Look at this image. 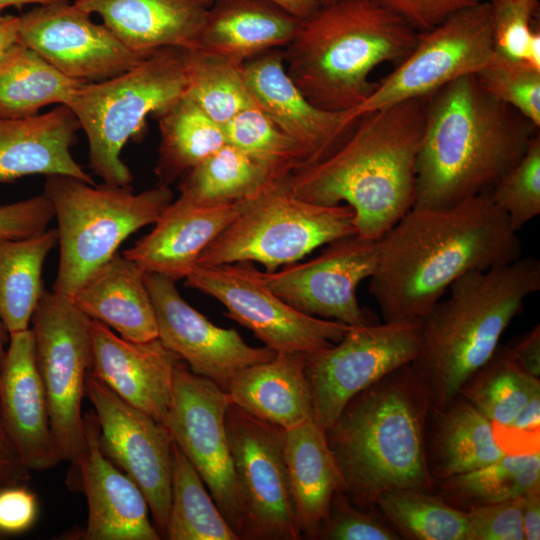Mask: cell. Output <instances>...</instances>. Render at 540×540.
Listing matches in <instances>:
<instances>
[{"instance_id":"ffe728a7","label":"cell","mask_w":540,"mask_h":540,"mask_svg":"<svg viewBox=\"0 0 540 540\" xmlns=\"http://www.w3.org/2000/svg\"><path fill=\"white\" fill-rule=\"evenodd\" d=\"M241 71L255 105L301 147L303 167L334 152L358 119H350L347 112L327 111L312 104L288 76L283 48L244 61Z\"/></svg>"},{"instance_id":"cb8c5ba5","label":"cell","mask_w":540,"mask_h":540,"mask_svg":"<svg viewBox=\"0 0 540 540\" xmlns=\"http://www.w3.org/2000/svg\"><path fill=\"white\" fill-rule=\"evenodd\" d=\"M246 202L206 205L179 196L163 211L153 230L123 255L144 273L175 282L186 278L204 249L242 213Z\"/></svg>"},{"instance_id":"484cf974","label":"cell","mask_w":540,"mask_h":540,"mask_svg":"<svg viewBox=\"0 0 540 540\" xmlns=\"http://www.w3.org/2000/svg\"><path fill=\"white\" fill-rule=\"evenodd\" d=\"M130 50L149 56L164 48L197 50L209 5L202 0H75Z\"/></svg>"},{"instance_id":"8992f818","label":"cell","mask_w":540,"mask_h":540,"mask_svg":"<svg viewBox=\"0 0 540 540\" xmlns=\"http://www.w3.org/2000/svg\"><path fill=\"white\" fill-rule=\"evenodd\" d=\"M419 33L373 0H336L302 20L283 48L288 76L315 106L350 112L373 92V70L402 61Z\"/></svg>"},{"instance_id":"7dc6e473","label":"cell","mask_w":540,"mask_h":540,"mask_svg":"<svg viewBox=\"0 0 540 540\" xmlns=\"http://www.w3.org/2000/svg\"><path fill=\"white\" fill-rule=\"evenodd\" d=\"M53 217L54 208L45 193L0 205V239L24 238L42 233L47 230Z\"/></svg>"},{"instance_id":"60d3db41","label":"cell","mask_w":540,"mask_h":540,"mask_svg":"<svg viewBox=\"0 0 540 540\" xmlns=\"http://www.w3.org/2000/svg\"><path fill=\"white\" fill-rule=\"evenodd\" d=\"M226 143L284 178L305 164L301 147L257 106L249 107L224 126Z\"/></svg>"},{"instance_id":"6da1fadb","label":"cell","mask_w":540,"mask_h":540,"mask_svg":"<svg viewBox=\"0 0 540 540\" xmlns=\"http://www.w3.org/2000/svg\"><path fill=\"white\" fill-rule=\"evenodd\" d=\"M521 256L517 232L490 192L450 207H412L379 240L369 292L384 321H419L464 274Z\"/></svg>"},{"instance_id":"6f0895ef","label":"cell","mask_w":540,"mask_h":540,"mask_svg":"<svg viewBox=\"0 0 540 540\" xmlns=\"http://www.w3.org/2000/svg\"><path fill=\"white\" fill-rule=\"evenodd\" d=\"M59 0H0V15L2 11L8 7L22 8L27 4L44 5Z\"/></svg>"},{"instance_id":"91938a15","label":"cell","mask_w":540,"mask_h":540,"mask_svg":"<svg viewBox=\"0 0 540 540\" xmlns=\"http://www.w3.org/2000/svg\"><path fill=\"white\" fill-rule=\"evenodd\" d=\"M490 4H532L538 5V0H487Z\"/></svg>"},{"instance_id":"8d00e7d4","label":"cell","mask_w":540,"mask_h":540,"mask_svg":"<svg viewBox=\"0 0 540 540\" xmlns=\"http://www.w3.org/2000/svg\"><path fill=\"white\" fill-rule=\"evenodd\" d=\"M540 393L539 378L527 372L508 345H498L491 357L460 388L458 395L470 402L492 425H507Z\"/></svg>"},{"instance_id":"4fadbf2b","label":"cell","mask_w":540,"mask_h":540,"mask_svg":"<svg viewBox=\"0 0 540 540\" xmlns=\"http://www.w3.org/2000/svg\"><path fill=\"white\" fill-rule=\"evenodd\" d=\"M231 404L228 392L178 361L165 426L197 470L223 517L239 539H245V516L225 426Z\"/></svg>"},{"instance_id":"ab89813d","label":"cell","mask_w":540,"mask_h":540,"mask_svg":"<svg viewBox=\"0 0 540 540\" xmlns=\"http://www.w3.org/2000/svg\"><path fill=\"white\" fill-rule=\"evenodd\" d=\"M186 95L221 126L241 111L256 106L241 64L200 50L190 53Z\"/></svg>"},{"instance_id":"5bb4252c","label":"cell","mask_w":540,"mask_h":540,"mask_svg":"<svg viewBox=\"0 0 540 540\" xmlns=\"http://www.w3.org/2000/svg\"><path fill=\"white\" fill-rule=\"evenodd\" d=\"M185 285L217 299L226 316L275 352L311 354L339 342L351 328L293 308L254 276L249 262L196 265Z\"/></svg>"},{"instance_id":"4316f807","label":"cell","mask_w":540,"mask_h":540,"mask_svg":"<svg viewBox=\"0 0 540 540\" xmlns=\"http://www.w3.org/2000/svg\"><path fill=\"white\" fill-rule=\"evenodd\" d=\"M283 450L297 529L301 538L317 539L333 495L346 492L344 477L314 418L284 431Z\"/></svg>"},{"instance_id":"f6af8a7d","label":"cell","mask_w":540,"mask_h":540,"mask_svg":"<svg viewBox=\"0 0 540 540\" xmlns=\"http://www.w3.org/2000/svg\"><path fill=\"white\" fill-rule=\"evenodd\" d=\"M402 537L373 513L351 504L346 492L332 498L329 518L317 539L327 540H398Z\"/></svg>"},{"instance_id":"816d5d0a","label":"cell","mask_w":540,"mask_h":540,"mask_svg":"<svg viewBox=\"0 0 540 540\" xmlns=\"http://www.w3.org/2000/svg\"><path fill=\"white\" fill-rule=\"evenodd\" d=\"M30 478V470L17 453L3 422L0 410V487L24 484Z\"/></svg>"},{"instance_id":"c3c4849f","label":"cell","mask_w":540,"mask_h":540,"mask_svg":"<svg viewBox=\"0 0 540 540\" xmlns=\"http://www.w3.org/2000/svg\"><path fill=\"white\" fill-rule=\"evenodd\" d=\"M418 33L429 31L454 14L487 0H373Z\"/></svg>"},{"instance_id":"83f0119b","label":"cell","mask_w":540,"mask_h":540,"mask_svg":"<svg viewBox=\"0 0 540 540\" xmlns=\"http://www.w3.org/2000/svg\"><path fill=\"white\" fill-rule=\"evenodd\" d=\"M302 20L272 0H212L197 50L241 64L286 47Z\"/></svg>"},{"instance_id":"44dd1931","label":"cell","mask_w":540,"mask_h":540,"mask_svg":"<svg viewBox=\"0 0 540 540\" xmlns=\"http://www.w3.org/2000/svg\"><path fill=\"white\" fill-rule=\"evenodd\" d=\"M90 334L91 374L124 401L165 425L174 371L181 359L159 338L130 341L94 319Z\"/></svg>"},{"instance_id":"681fc988","label":"cell","mask_w":540,"mask_h":540,"mask_svg":"<svg viewBox=\"0 0 540 540\" xmlns=\"http://www.w3.org/2000/svg\"><path fill=\"white\" fill-rule=\"evenodd\" d=\"M498 446L511 455L540 452V393L528 403L507 425H492Z\"/></svg>"},{"instance_id":"f1b7e54d","label":"cell","mask_w":540,"mask_h":540,"mask_svg":"<svg viewBox=\"0 0 540 540\" xmlns=\"http://www.w3.org/2000/svg\"><path fill=\"white\" fill-rule=\"evenodd\" d=\"M227 392L233 404L285 430L314 418L302 353L277 352L269 361L239 370Z\"/></svg>"},{"instance_id":"d590c367","label":"cell","mask_w":540,"mask_h":540,"mask_svg":"<svg viewBox=\"0 0 540 540\" xmlns=\"http://www.w3.org/2000/svg\"><path fill=\"white\" fill-rule=\"evenodd\" d=\"M164 538L239 540L212 496H209L197 470L174 441L171 499Z\"/></svg>"},{"instance_id":"f35d334b","label":"cell","mask_w":540,"mask_h":540,"mask_svg":"<svg viewBox=\"0 0 540 540\" xmlns=\"http://www.w3.org/2000/svg\"><path fill=\"white\" fill-rule=\"evenodd\" d=\"M376 505L400 536L417 540H468L466 511L429 491L416 488L389 491Z\"/></svg>"},{"instance_id":"9f6ffc18","label":"cell","mask_w":540,"mask_h":540,"mask_svg":"<svg viewBox=\"0 0 540 540\" xmlns=\"http://www.w3.org/2000/svg\"><path fill=\"white\" fill-rule=\"evenodd\" d=\"M206 4L210 5L212 0H202ZM279 4L287 11L297 16L298 18L305 19L310 16L320 5L318 0H272Z\"/></svg>"},{"instance_id":"f5cc1de1","label":"cell","mask_w":540,"mask_h":540,"mask_svg":"<svg viewBox=\"0 0 540 540\" xmlns=\"http://www.w3.org/2000/svg\"><path fill=\"white\" fill-rule=\"evenodd\" d=\"M521 366L536 378L540 376V327L519 337L513 345H508Z\"/></svg>"},{"instance_id":"d4e9b609","label":"cell","mask_w":540,"mask_h":540,"mask_svg":"<svg viewBox=\"0 0 540 540\" xmlns=\"http://www.w3.org/2000/svg\"><path fill=\"white\" fill-rule=\"evenodd\" d=\"M80 129L66 105L27 117L0 116V184L30 175H66L95 185L70 152Z\"/></svg>"},{"instance_id":"2e32d148","label":"cell","mask_w":540,"mask_h":540,"mask_svg":"<svg viewBox=\"0 0 540 540\" xmlns=\"http://www.w3.org/2000/svg\"><path fill=\"white\" fill-rule=\"evenodd\" d=\"M378 258L379 240L353 234L328 243L320 255L307 262L273 272L250 268L263 285L298 311L361 326L377 323L359 305L356 290L373 275Z\"/></svg>"},{"instance_id":"b9f144b4","label":"cell","mask_w":540,"mask_h":540,"mask_svg":"<svg viewBox=\"0 0 540 540\" xmlns=\"http://www.w3.org/2000/svg\"><path fill=\"white\" fill-rule=\"evenodd\" d=\"M475 76L487 93L540 126L539 69L494 52Z\"/></svg>"},{"instance_id":"7a4b0ae2","label":"cell","mask_w":540,"mask_h":540,"mask_svg":"<svg viewBox=\"0 0 540 540\" xmlns=\"http://www.w3.org/2000/svg\"><path fill=\"white\" fill-rule=\"evenodd\" d=\"M426 103L414 98L361 115L334 152L288 177L291 192L320 205L350 206L356 233L380 240L414 206Z\"/></svg>"},{"instance_id":"f546056e","label":"cell","mask_w":540,"mask_h":540,"mask_svg":"<svg viewBox=\"0 0 540 540\" xmlns=\"http://www.w3.org/2000/svg\"><path fill=\"white\" fill-rule=\"evenodd\" d=\"M89 318L102 322L124 339L158 338L155 310L144 272L116 253L71 298Z\"/></svg>"},{"instance_id":"5b68a950","label":"cell","mask_w":540,"mask_h":540,"mask_svg":"<svg viewBox=\"0 0 540 540\" xmlns=\"http://www.w3.org/2000/svg\"><path fill=\"white\" fill-rule=\"evenodd\" d=\"M420 320L421 350L412 368L433 408L441 409L494 353L526 298L540 290V262L533 256L470 271Z\"/></svg>"},{"instance_id":"9a60e30c","label":"cell","mask_w":540,"mask_h":540,"mask_svg":"<svg viewBox=\"0 0 540 540\" xmlns=\"http://www.w3.org/2000/svg\"><path fill=\"white\" fill-rule=\"evenodd\" d=\"M225 426L245 516V539H300L284 459L285 429L233 403L226 411Z\"/></svg>"},{"instance_id":"4dcf8cb0","label":"cell","mask_w":540,"mask_h":540,"mask_svg":"<svg viewBox=\"0 0 540 540\" xmlns=\"http://www.w3.org/2000/svg\"><path fill=\"white\" fill-rule=\"evenodd\" d=\"M434 425L427 435L430 472L442 480L488 465L506 453L495 441L492 423L457 395L441 409L431 407Z\"/></svg>"},{"instance_id":"74e56055","label":"cell","mask_w":540,"mask_h":540,"mask_svg":"<svg viewBox=\"0 0 540 540\" xmlns=\"http://www.w3.org/2000/svg\"><path fill=\"white\" fill-rule=\"evenodd\" d=\"M540 485V452L506 454L483 467L440 480L446 502L472 507L522 496Z\"/></svg>"},{"instance_id":"11a10c76","label":"cell","mask_w":540,"mask_h":540,"mask_svg":"<svg viewBox=\"0 0 540 540\" xmlns=\"http://www.w3.org/2000/svg\"><path fill=\"white\" fill-rule=\"evenodd\" d=\"M20 19L14 15H0V61L18 42Z\"/></svg>"},{"instance_id":"7402d4cb","label":"cell","mask_w":540,"mask_h":540,"mask_svg":"<svg viewBox=\"0 0 540 540\" xmlns=\"http://www.w3.org/2000/svg\"><path fill=\"white\" fill-rule=\"evenodd\" d=\"M85 445L75 466L88 503L85 540H159L138 485L102 449L94 411L84 414Z\"/></svg>"},{"instance_id":"3957f363","label":"cell","mask_w":540,"mask_h":540,"mask_svg":"<svg viewBox=\"0 0 540 540\" xmlns=\"http://www.w3.org/2000/svg\"><path fill=\"white\" fill-rule=\"evenodd\" d=\"M536 127L487 93L475 74L427 97L413 207L444 208L482 193L525 154Z\"/></svg>"},{"instance_id":"e0dca14e","label":"cell","mask_w":540,"mask_h":540,"mask_svg":"<svg viewBox=\"0 0 540 540\" xmlns=\"http://www.w3.org/2000/svg\"><path fill=\"white\" fill-rule=\"evenodd\" d=\"M85 395L94 407L105 454L141 489L154 526L165 537L171 499L173 439L168 428L130 405L88 373Z\"/></svg>"},{"instance_id":"680465c9","label":"cell","mask_w":540,"mask_h":540,"mask_svg":"<svg viewBox=\"0 0 540 540\" xmlns=\"http://www.w3.org/2000/svg\"><path fill=\"white\" fill-rule=\"evenodd\" d=\"M10 340V333L0 318V375L5 361L7 348Z\"/></svg>"},{"instance_id":"ac0fdd59","label":"cell","mask_w":540,"mask_h":540,"mask_svg":"<svg viewBox=\"0 0 540 540\" xmlns=\"http://www.w3.org/2000/svg\"><path fill=\"white\" fill-rule=\"evenodd\" d=\"M90 15L69 0L37 5L19 16L18 42L82 82L112 78L148 57L128 49Z\"/></svg>"},{"instance_id":"1f68e13d","label":"cell","mask_w":540,"mask_h":540,"mask_svg":"<svg viewBox=\"0 0 540 540\" xmlns=\"http://www.w3.org/2000/svg\"><path fill=\"white\" fill-rule=\"evenodd\" d=\"M153 117L161 137L155 167L159 186H170L226 144L223 126L186 94Z\"/></svg>"},{"instance_id":"9c48e42d","label":"cell","mask_w":540,"mask_h":540,"mask_svg":"<svg viewBox=\"0 0 540 540\" xmlns=\"http://www.w3.org/2000/svg\"><path fill=\"white\" fill-rule=\"evenodd\" d=\"M289 176L248 198L242 213L204 249L197 265L257 262L265 272H273L319 246L357 234L350 206L300 199L289 188Z\"/></svg>"},{"instance_id":"ba28073f","label":"cell","mask_w":540,"mask_h":540,"mask_svg":"<svg viewBox=\"0 0 540 540\" xmlns=\"http://www.w3.org/2000/svg\"><path fill=\"white\" fill-rule=\"evenodd\" d=\"M190 53L158 50L117 76L83 83L74 93L67 106L86 133L90 167L105 184L129 186L133 181L121 150L130 139H141L148 116L186 94Z\"/></svg>"},{"instance_id":"d6a6232c","label":"cell","mask_w":540,"mask_h":540,"mask_svg":"<svg viewBox=\"0 0 540 540\" xmlns=\"http://www.w3.org/2000/svg\"><path fill=\"white\" fill-rule=\"evenodd\" d=\"M57 243L56 229L0 239V318L10 334L29 329L44 291L43 265Z\"/></svg>"},{"instance_id":"836d02e7","label":"cell","mask_w":540,"mask_h":540,"mask_svg":"<svg viewBox=\"0 0 540 540\" xmlns=\"http://www.w3.org/2000/svg\"><path fill=\"white\" fill-rule=\"evenodd\" d=\"M83 83L17 42L0 61V116L27 117L47 105L67 106Z\"/></svg>"},{"instance_id":"e575fe53","label":"cell","mask_w":540,"mask_h":540,"mask_svg":"<svg viewBox=\"0 0 540 540\" xmlns=\"http://www.w3.org/2000/svg\"><path fill=\"white\" fill-rule=\"evenodd\" d=\"M280 179L239 149L225 144L181 177V197L198 204L234 203Z\"/></svg>"},{"instance_id":"277c9868","label":"cell","mask_w":540,"mask_h":540,"mask_svg":"<svg viewBox=\"0 0 540 540\" xmlns=\"http://www.w3.org/2000/svg\"><path fill=\"white\" fill-rule=\"evenodd\" d=\"M428 392L405 365L355 395L325 430L356 507L376 505L385 493L404 488L431 491L427 456L431 409Z\"/></svg>"},{"instance_id":"7c38bea8","label":"cell","mask_w":540,"mask_h":540,"mask_svg":"<svg viewBox=\"0 0 540 540\" xmlns=\"http://www.w3.org/2000/svg\"><path fill=\"white\" fill-rule=\"evenodd\" d=\"M495 52L494 26L488 1L462 10L435 28L419 33L413 50L357 108L363 114L414 98L429 97L452 81L477 74Z\"/></svg>"},{"instance_id":"bcb514c9","label":"cell","mask_w":540,"mask_h":540,"mask_svg":"<svg viewBox=\"0 0 540 540\" xmlns=\"http://www.w3.org/2000/svg\"><path fill=\"white\" fill-rule=\"evenodd\" d=\"M466 515L468 540H525L521 496L469 507Z\"/></svg>"},{"instance_id":"7bdbcfd3","label":"cell","mask_w":540,"mask_h":540,"mask_svg":"<svg viewBox=\"0 0 540 540\" xmlns=\"http://www.w3.org/2000/svg\"><path fill=\"white\" fill-rule=\"evenodd\" d=\"M495 204L518 232L540 213V137L530 141L523 157L490 192Z\"/></svg>"},{"instance_id":"db71d44e","label":"cell","mask_w":540,"mask_h":540,"mask_svg":"<svg viewBox=\"0 0 540 540\" xmlns=\"http://www.w3.org/2000/svg\"><path fill=\"white\" fill-rule=\"evenodd\" d=\"M522 523L526 540L540 539V485L521 496Z\"/></svg>"},{"instance_id":"d6986e66","label":"cell","mask_w":540,"mask_h":540,"mask_svg":"<svg viewBox=\"0 0 540 540\" xmlns=\"http://www.w3.org/2000/svg\"><path fill=\"white\" fill-rule=\"evenodd\" d=\"M144 279L155 310L159 340L193 373L227 392L239 370L275 357L277 352L269 347H252L236 330L214 325L183 299L175 281L153 273H144Z\"/></svg>"},{"instance_id":"52a82bcc","label":"cell","mask_w":540,"mask_h":540,"mask_svg":"<svg viewBox=\"0 0 540 540\" xmlns=\"http://www.w3.org/2000/svg\"><path fill=\"white\" fill-rule=\"evenodd\" d=\"M57 219L59 264L53 291L72 298L140 228L155 224L173 201L169 186L134 193L131 185H92L46 176L44 192Z\"/></svg>"},{"instance_id":"8fae6325","label":"cell","mask_w":540,"mask_h":540,"mask_svg":"<svg viewBox=\"0 0 540 540\" xmlns=\"http://www.w3.org/2000/svg\"><path fill=\"white\" fill-rule=\"evenodd\" d=\"M421 350L419 321L351 326L334 345L304 355L314 420L325 430L359 392L414 362Z\"/></svg>"},{"instance_id":"ee69618b","label":"cell","mask_w":540,"mask_h":540,"mask_svg":"<svg viewBox=\"0 0 540 540\" xmlns=\"http://www.w3.org/2000/svg\"><path fill=\"white\" fill-rule=\"evenodd\" d=\"M490 6L495 52L540 70V32L533 27V18L538 6L525 4H490Z\"/></svg>"},{"instance_id":"603a6c76","label":"cell","mask_w":540,"mask_h":540,"mask_svg":"<svg viewBox=\"0 0 540 540\" xmlns=\"http://www.w3.org/2000/svg\"><path fill=\"white\" fill-rule=\"evenodd\" d=\"M0 410L6 431L30 471L47 470L61 462L30 328L10 334L0 375Z\"/></svg>"},{"instance_id":"f907efd6","label":"cell","mask_w":540,"mask_h":540,"mask_svg":"<svg viewBox=\"0 0 540 540\" xmlns=\"http://www.w3.org/2000/svg\"><path fill=\"white\" fill-rule=\"evenodd\" d=\"M37 515V497L25 484L0 487V533L24 532L35 523Z\"/></svg>"},{"instance_id":"30bf717a","label":"cell","mask_w":540,"mask_h":540,"mask_svg":"<svg viewBox=\"0 0 540 540\" xmlns=\"http://www.w3.org/2000/svg\"><path fill=\"white\" fill-rule=\"evenodd\" d=\"M89 318L71 298L44 290L31 318L35 360L61 461L76 466L85 445L81 403L91 370Z\"/></svg>"},{"instance_id":"94428289","label":"cell","mask_w":540,"mask_h":540,"mask_svg":"<svg viewBox=\"0 0 540 540\" xmlns=\"http://www.w3.org/2000/svg\"><path fill=\"white\" fill-rule=\"evenodd\" d=\"M334 1H336V0H318V3L321 6V5H327V4L332 3Z\"/></svg>"}]
</instances>
